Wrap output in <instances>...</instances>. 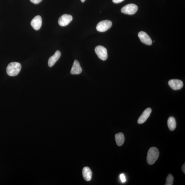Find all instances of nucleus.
Masks as SVG:
<instances>
[{
    "label": "nucleus",
    "mask_w": 185,
    "mask_h": 185,
    "mask_svg": "<svg viewBox=\"0 0 185 185\" xmlns=\"http://www.w3.org/2000/svg\"><path fill=\"white\" fill-rule=\"evenodd\" d=\"M159 152L158 149L156 147L150 148L148 151L147 161L148 164L153 165L158 159Z\"/></svg>",
    "instance_id": "f257e3e1"
},
{
    "label": "nucleus",
    "mask_w": 185,
    "mask_h": 185,
    "mask_svg": "<svg viewBox=\"0 0 185 185\" xmlns=\"http://www.w3.org/2000/svg\"><path fill=\"white\" fill-rule=\"evenodd\" d=\"M21 69L20 64L17 62H12L8 66L7 73L10 76H15L20 73Z\"/></svg>",
    "instance_id": "f03ea898"
},
{
    "label": "nucleus",
    "mask_w": 185,
    "mask_h": 185,
    "mask_svg": "<svg viewBox=\"0 0 185 185\" xmlns=\"http://www.w3.org/2000/svg\"><path fill=\"white\" fill-rule=\"evenodd\" d=\"M95 51L97 56L100 59L105 60L108 58V52L104 46L99 45L95 48Z\"/></svg>",
    "instance_id": "7ed1b4c3"
},
{
    "label": "nucleus",
    "mask_w": 185,
    "mask_h": 185,
    "mask_svg": "<svg viewBox=\"0 0 185 185\" xmlns=\"http://www.w3.org/2000/svg\"><path fill=\"white\" fill-rule=\"evenodd\" d=\"M112 25V23L110 20H105L101 21L98 23L96 29L100 32H104L110 29Z\"/></svg>",
    "instance_id": "20e7f679"
},
{
    "label": "nucleus",
    "mask_w": 185,
    "mask_h": 185,
    "mask_svg": "<svg viewBox=\"0 0 185 185\" xmlns=\"http://www.w3.org/2000/svg\"><path fill=\"white\" fill-rule=\"evenodd\" d=\"M138 10V7L137 5L134 4L130 3L123 7L121 11L124 14L132 15L137 12Z\"/></svg>",
    "instance_id": "39448f33"
},
{
    "label": "nucleus",
    "mask_w": 185,
    "mask_h": 185,
    "mask_svg": "<svg viewBox=\"0 0 185 185\" xmlns=\"http://www.w3.org/2000/svg\"><path fill=\"white\" fill-rule=\"evenodd\" d=\"M73 19V17L71 15L64 14L59 17L58 22L60 26L65 27L69 24Z\"/></svg>",
    "instance_id": "423d86ee"
},
{
    "label": "nucleus",
    "mask_w": 185,
    "mask_h": 185,
    "mask_svg": "<svg viewBox=\"0 0 185 185\" xmlns=\"http://www.w3.org/2000/svg\"><path fill=\"white\" fill-rule=\"evenodd\" d=\"M168 84L171 88L174 90H179L182 88L183 83L182 82L178 79H172L168 82Z\"/></svg>",
    "instance_id": "0eeeda50"
},
{
    "label": "nucleus",
    "mask_w": 185,
    "mask_h": 185,
    "mask_svg": "<svg viewBox=\"0 0 185 185\" xmlns=\"http://www.w3.org/2000/svg\"><path fill=\"white\" fill-rule=\"evenodd\" d=\"M138 36L141 41L147 45H150L152 44V41L150 37L147 33L141 31L138 34Z\"/></svg>",
    "instance_id": "6e6552de"
},
{
    "label": "nucleus",
    "mask_w": 185,
    "mask_h": 185,
    "mask_svg": "<svg viewBox=\"0 0 185 185\" xmlns=\"http://www.w3.org/2000/svg\"><path fill=\"white\" fill-rule=\"evenodd\" d=\"M31 25L34 30H39L42 25V19L40 15H37L31 21Z\"/></svg>",
    "instance_id": "1a4fd4ad"
},
{
    "label": "nucleus",
    "mask_w": 185,
    "mask_h": 185,
    "mask_svg": "<svg viewBox=\"0 0 185 185\" xmlns=\"http://www.w3.org/2000/svg\"><path fill=\"white\" fill-rule=\"evenodd\" d=\"M151 112V108H148L146 109L140 117L138 120V123L142 124L145 122L150 115Z\"/></svg>",
    "instance_id": "9d476101"
},
{
    "label": "nucleus",
    "mask_w": 185,
    "mask_h": 185,
    "mask_svg": "<svg viewBox=\"0 0 185 185\" xmlns=\"http://www.w3.org/2000/svg\"><path fill=\"white\" fill-rule=\"evenodd\" d=\"M61 52L59 50L56 51L53 56L50 57L48 61V65L50 67H52L55 64L61 56Z\"/></svg>",
    "instance_id": "9b49d317"
},
{
    "label": "nucleus",
    "mask_w": 185,
    "mask_h": 185,
    "mask_svg": "<svg viewBox=\"0 0 185 185\" xmlns=\"http://www.w3.org/2000/svg\"><path fill=\"white\" fill-rule=\"evenodd\" d=\"M82 72V69L79 62L77 60H75L74 62L73 67L71 71V73L72 75H79Z\"/></svg>",
    "instance_id": "f8f14e48"
},
{
    "label": "nucleus",
    "mask_w": 185,
    "mask_h": 185,
    "mask_svg": "<svg viewBox=\"0 0 185 185\" xmlns=\"http://www.w3.org/2000/svg\"><path fill=\"white\" fill-rule=\"evenodd\" d=\"M82 175L84 179L86 181H90L92 177V172L91 169L88 167H85L83 168Z\"/></svg>",
    "instance_id": "ddd939ff"
},
{
    "label": "nucleus",
    "mask_w": 185,
    "mask_h": 185,
    "mask_svg": "<svg viewBox=\"0 0 185 185\" xmlns=\"http://www.w3.org/2000/svg\"><path fill=\"white\" fill-rule=\"evenodd\" d=\"M117 145L118 146H121L124 143V134L121 132L116 134L115 136Z\"/></svg>",
    "instance_id": "4468645a"
},
{
    "label": "nucleus",
    "mask_w": 185,
    "mask_h": 185,
    "mask_svg": "<svg viewBox=\"0 0 185 185\" xmlns=\"http://www.w3.org/2000/svg\"><path fill=\"white\" fill-rule=\"evenodd\" d=\"M168 125L169 130L171 131H174L176 128V123L175 118L173 117H170L168 118Z\"/></svg>",
    "instance_id": "2eb2a0df"
},
{
    "label": "nucleus",
    "mask_w": 185,
    "mask_h": 185,
    "mask_svg": "<svg viewBox=\"0 0 185 185\" xmlns=\"http://www.w3.org/2000/svg\"><path fill=\"white\" fill-rule=\"evenodd\" d=\"M174 177L172 176V175L169 174L168 176H167L166 180V183H165V185H172L173 184V182H174Z\"/></svg>",
    "instance_id": "dca6fc26"
},
{
    "label": "nucleus",
    "mask_w": 185,
    "mask_h": 185,
    "mask_svg": "<svg viewBox=\"0 0 185 185\" xmlns=\"http://www.w3.org/2000/svg\"><path fill=\"white\" fill-rule=\"evenodd\" d=\"M120 179L122 182H125L126 181L125 177L124 174H122L120 175Z\"/></svg>",
    "instance_id": "f3484780"
},
{
    "label": "nucleus",
    "mask_w": 185,
    "mask_h": 185,
    "mask_svg": "<svg viewBox=\"0 0 185 185\" xmlns=\"http://www.w3.org/2000/svg\"><path fill=\"white\" fill-rule=\"evenodd\" d=\"M32 3L35 4H37L41 2L42 0H30Z\"/></svg>",
    "instance_id": "a211bd4d"
},
{
    "label": "nucleus",
    "mask_w": 185,
    "mask_h": 185,
    "mask_svg": "<svg viewBox=\"0 0 185 185\" xmlns=\"http://www.w3.org/2000/svg\"><path fill=\"white\" fill-rule=\"evenodd\" d=\"M112 1L114 3H119L122 2L124 1V0H112Z\"/></svg>",
    "instance_id": "6ab92c4d"
},
{
    "label": "nucleus",
    "mask_w": 185,
    "mask_h": 185,
    "mask_svg": "<svg viewBox=\"0 0 185 185\" xmlns=\"http://www.w3.org/2000/svg\"><path fill=\"white\" fill-rule=\"evenodd\" d=\"M182 170L183 172H184V174H185V164L183 165L182 167Z\"/></svg>",
    "instance_id": "aec40b11"
},
{
    "label": "nucleus",
    "mask_w": 185,
    "mask_h": 185,
    "mask_svg": "<svg viewBox=\"0 0 185 185\" xmlns=\"http://www.w3.org/2000/svg\"><path fill=\"white\" fill-rule=\"evenodd\" d=\"M85 0H81L82 2L83 3L85 1Z\"/></svg>",
    "instance_id": "412c9836"
}]
</instances>
